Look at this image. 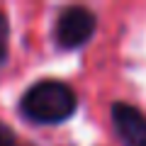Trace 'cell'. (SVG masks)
<instances>
[{"instance_id": "6da1fadb", "label": "cell", "mask_w": 146, "mask_h": 146, "mask_svg": "<svg viewBox=\"0 0 146 146\" xmlns=\"http://www.w3.org/2000/svg\"><path fill=\"white\" fill-rule=\"evenodd\" d=\"M76 93L61 80H39L20 100L22 115L36 124H61L76 112Z\"/></svg>"}, {"instance_id": "7a4b0ae2", "label": "cell", "mask_w": 146, "mask_h": 146, "mask_svg": "<svg viewBox=\"0 0 146 146\" xmlns=\"http://www.w3.org/2000/svg\"><path fill=\"white\" fill-rule=\"evenodd\" d=\"M95 32V15L88 7L73 5L58 15L56 22V42L61 49H78L88 42Z\"/></svg>"}, {"instance_id": "3957f363", "label": "cell", "mask_w": 146, "mask_h": 146, "mask_svg": "<svg viewBox=\"0 0 146 146\" xmlns=\"http://www.w3.org/2000/svg\"><path fill=\"white\" fill-rule=\"evenodd\" d=\"M112 124L124 146H146V115L134 105H112Z\"/></svg>"}, {"instance_id": "277c9868", "label": "cell", "mask_w": 146, "mask_h": 146, "mask_svg": "<svg viewBox=\"0 0 146 146\" xmlns=\"http://www.w3.org/2000/svg\"><path fill=\"white\" fill-rule=\"evenodd\" d=\"M7 49H10V22L5 12H0V63L7 58Z\"/></svg>"}, {"instance_id": "5b68a950", "label": "cell", "mask_w": 146, "mask_h": 146, "mask_svg": "<svg viewBox=\"0 0 146 146\" xmlns=\"http://www.w3.org/2000/svg\"><path fill=\"white\" fill-rule=\"evenodd\" d=\"M0 146H15V131L0 122Z\"/></svg>"}]
</instances>
